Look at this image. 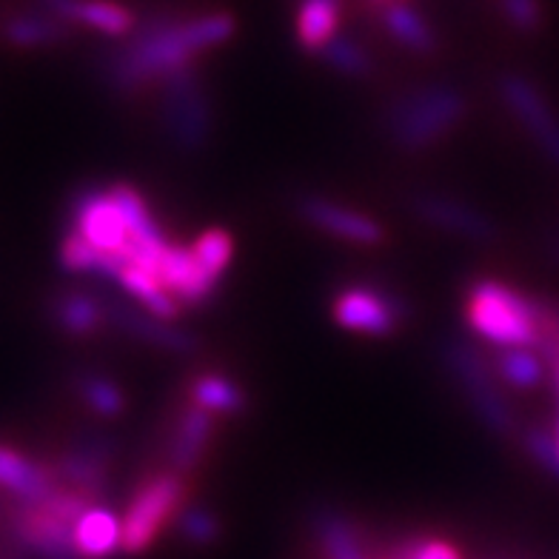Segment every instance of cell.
I'll list each match as a JSON object with an SVG mask.
<instances>
[{
  "instance_id": "3957f363",
  "label": "cell",
  "mask_w": 559,
  "mask_h": 559,
  "mask_svg": "<svg viewBox=\"0 0 559 559\" xmlns=\"http://www.w3.org/2000/svg\"><path fill=\"white\" fill-rule=\"evenodd\" d=\"M468 100L454 86H419L385 109V134L403 152H426L463 123Z\"/></svg>"
},
{
  "instance_id": "d4e9b609",
  "label": "cell",
  "mask_w": 559,
  "mask_h": 559,
  "mask_svg": "<svg viewBox=\"0 0 559 559\" xmlns=\"http://www.w3.org/2000/svg\"><path fill=\"white\" fill-rule=\"evenodd\" d=\"M383 26L389 29V35L403 44L405 49H412L417 55H431L437 49V35L435 29L428 26V21L419 15L417 9H412L408 3H400V0H391L385 3L383 12Z\"/></svg>"
},
{
  "instance_id": "d6a6232c",
  "label": "cell",
  "mask_w": 559,
  "mask_h": 559,
  "mask_svg": "<svg viewBox=\"0 0 559 559\" xmlns=\"http://www.w3.org/2000/svg\"><path fill=\"white\" fill-rule=\"evenodd\" d=\"M525 440V451L534 456V463L539 468L551 474V477L559 479V454H557V440H554L551 431H545V428H528L523 435Z\"/></svg>"
},
{
  "instance_id": "9c48e42d",
  "label": "cell",
  "mask_w": 559,
  "mask_h": 559,
  "mask_svg": "<svg viewBox=\"0 0 559 559\" xmlns=\"http://www.w3.org/2000/svg\"><path fill=\"white\" fill-rule=\"evenodd\" d=\"M69 221L72 231H78L100 254H126L132 260V235L109 189H97V186L81 189L69 203Z\"/></svg>"
},
{
  "instance_id": "5bb4252c",
  "label": "cell",
  "mask_w": 559,
  "mask_h": 559,
  "mask_svg": "<svg viewBox=\"0 0 559 559\" xmlns=\"http://www.w3.org/2000/svg\"><path fill=\"white\" fill-rule=\"evenodd\" d=\"M106 306H109V325H115L118 332L171 354L198 352V337H194V334L180 332V329H175V325L166 323V320H157V317H152L143 309H132V306L123 300H111V297H106Z\"/></svg>"
},
{
  "instance_id": "f546056e",
  "label": "cell",
  "mask_w": 559,
  "mask_h": 559,
  "mask_svg": "<svg viewBox=\"0 0 559 559\" xmlns=\"http://www.w3.org/2000/svg\"><path fill=\"white\" fill-rule=\"evenodd\" d=\"M177 528L189 543L209 545L221 537V520L203 506H189L177 514Z\"/></svg>"
},
{
  "instance_id": "52a82bcc",
  "label": "cell",
  "mask_w": 559,
  "mask_h": 559,
  "mask_svg": "<svg viewBox=\"0 0 559 559\" xmlns=\"http://www.w3.org/2000/svg\"><path fill=\"white\" fill-rule=\"evenodd\" d=\"M442 357H445L449 368L463 385L465 397L472 400L479 419L497 435H514L516 417L508 400L502 397L500 385H497V371H493L491 362L483 360V354L465 340H449L445 348H442Z\"/></svg>"
},
{
  "instance_id": "4fadbf2b",
  "label": "cell",
  "mask_w": 559,
  "mask_h": 559,
  "mask_svg": "<svg viewBox=\"0 0 559 559\" xmlns=\"http://www.w3.org/2000/svg\"><path fill=\"white\" fill-rule=\"evenodd\" d=\"M412 209L417 212V217H423L431 226L445 228L451 235L474 240V243H491V240H497V226L488 221L486 214L463 203V200L449 198V194L419 192L412 198Z\"/></svg>"
},
{
  "instance_id": "cb8c5ba5",
  "label": "cell",
  "mask_w": 559,
  "mask_h": 559,
  "mask_svg": "<svg viewBox=\"0 0 559 559\" xmlns=\"http://www.w3.org/2000/svg\"><path fill=\"white\" fill-rule=\"evenodd\" d=\"M3 40L21 49H37V46L63 44L69 37V26L46 12H21L3 21L0 26Z\"/></svg>"
},
{
  "instance_id": "83f0119b",
  "label": "cell",
  "mask_w": 559,
  "mask_h": 559,
  "mask_svg": "<svg viewBox=\"0 0 559 559\" xmlns=\"http://www.w3.org/2000/svg\"><path fill=\"white\" fill-rule=\"evenodd\" d=\"M320 58L325 60V67H332L343 78H368L374 72V60H371L366 46L346 35L334 37L332 44L320 52Z\"/></svg>"
},
{
  "instance_id": "4dcf8cb0",
  "label": "cell",
  "mask_w": 559,
  "mask_h": 559,
  "mask_svg": "<svg viewBox=\"0 0 559 559\" xmlns=\"http://www.w3.org/2000/svg\"><path fill=\"white\" fill-rule=\"evenodd\" d=\"M60 263H63V269H69V272L97 274V269H100V251L92 243H86L78 231L69 228L67 237H63V243H60Z\"/></svg>"
},
{
  "instance_id": "e0dca14e",
  "label": "cell",
  "mask_w": 559,
  "mask_h": 559,
  "mask_svg": "<svg viewBox=\"0 0 559 559\" xmlns=\"http://www.w3.org/2000/svg\"><path fill=\"white\" fill-rule=\"evenodd\" d=\"M58 486L52 465L29 460L7 442H0V491H7L15 502H37Z\"/></svg>"
},
{
  "instance_id": "ba28073f",
  "label": "cell",
  "mask_w": 559,
  "mask_h": 559,
  "mask_svg": "<svg viewBox=\"0 0 559 559\" xmlns=\"http://www.w3.org/2000/svg\"><path fill=\"white\" fill-rule=\"evenodd\" d=\"M332 314L337 325L368 337H391L408 320V302L374 283H354L334 295Z\"/></svg>"
},
{
  "instance_id": "ffe728a7",
  "label": "cell",
  "mask_w": 559,
  "mask_h": 559,
  "mask_svg": "<svg viewBox=\"0 0 559 559\" xmlns=\"http://www.w3.org/2000/svg\"><path fill=\"white\" fill-rule=\"evenodd\" d=\"M311 525L325 559H368L360 528L337 508L320 506L311 516Z\"/></svg>"
},
{
  "instance_id": "74e56055",
  "label": "cell",
  "mask_w": 559,
  "mask_h": 559,
  "mask_svg": "<svg viewBox=\"0 0 559 559\" xmlns=\"http://www.w3.org/2000/svg\"><path fill=\"white\" fill-rule=\"evenodd\" d=\"M551 311H554V317H557V323H559V302H551Z\"/></svg>"
},
{
  "instance_id": "4316f807",
  "label": "cell",
  "mask_w": 559,
  "mask_h": 559,
  "mask_svg": "<svg viewBox=\"0 0 559 559\" xmlns=\"http://www.w3.org/2000/svg\"><path fill=\"white\" fill-rule=\"evenodd\" d=\"M493 371L516 389H537L545 380V362L531 348H502L493 357Z\"/></svg>"
},
{
  "instance_id": "9a60e30c",
  "label": "cell",
  "mask_w": 559,
  "mask_h": 559,
  "mask_svg": "<svg viewBox=\"0 0 559 559\" xmlns=\"http://www.w3.org/2000/svg\"><path fill=\"white\" fill-rule=\"evenodd\" d=\"M160 283L183 309H198L217 292V283L200 269L192 246H166L160 258Z\"/></svg>"
},
{
  "instance_id": "7402d4cb",
  "label": "cell",
  "mask_w": 559,
  "mask_h": 559,
  "mask_svg": "<svg viewBox=\"0 0 559 559\" xmlns=\"http://www.w3.org/2000/svg\"><path fill=\"white\" fill-rule=\"evenodd\" d=\"M343 0H297V40L306 52H323L340 29Z\"/></svg>"
},
{
  "instance_id": "8d00e7d4",
  "label": "cell",
  "mask_w": 559,
  "mask_h": 559,
  "mask_svg": "<svg viewBox=\"0 0 559 559\" xmlns=\"http://www.w3.org/2000/svg\"><path fill=\"white\" fill-rule=\"evenodd\" d=\"M554 440H557V454H559V417H557V428H554Z\"/></svg>"
},
{
  "instance_id": "277c9868",
  "label": "cell",
  "mask_w": 559,
  "mask_h": 559,
  "mask_svg": "<svg viewBox=\"0 0 559 559\" xmlns=\"http://www.w3.org/2000/svg\"><path fill=\"white\" fill-rule=\"evenodd\" d=\"M95 506V497L58 486L37 502H15L12 531L17 543L40 559H81L74 548V525Z\"/></svg>"
},
{
  "instance_id": "603a6c76",
  "label": "cell",
  "mask_w": 559,
  "mask_h": 559,
  "mask_svg": "<svg viewBox=\"0 0 559 559\" xmlns=\"http://www.w3.org/2000/svg\"><path fill=\"white\" fill-rule=\"evenodd\" d=\"M189 397L198 408L214 414H223V417H235V414H243L249 408V394L237 380L226 374H198L189 385Z\"/></svg>"
},
{
  "instance_id": "f1b7e54d",
  "label": "cell",
  "mask_w": 559,
  "mask_h": 559,
  "mask_svg": "<svg viewBox=\"0 0 559 559\" xmlns=\"http://www.w3.org/2000/svg\"><path fill=\"white\" fill-rule=\"evenodd\" d=\"M192 251L194 258H198L200 269L214 283H221L228 269V260H231V251H235V243H231V235H228L226 228H206L192 243Z\"/></svg>"
},
{
  "instance_id": "8fae6325",
  "label": "cell",
  "mask_w": 559,
  "mask_h": 559,
  "mask_svg": "<svg viewBox=\"0 0 559 559\" xmlns=\"http://www.w3.org/2000/svg\"><path fill=\"white\" fill-rule=\"evenodd\" d=\"M500 92L508 109L514 111L516 120L525 126V132L559 166V118L554 115L551 104L545 100L537 83L528 81L525 74L511 72L502 74Z\"/></svg>"
},
{
  "instance_id": "836d02e7",
  "label": "cell",
  "mask_w": 559,
  "mask_h": 559,
  "mask_svg": "<svg viewBox=\"0 0 559 559\" xmlns=\"http://www.w3.org/2000/svg\"><path fill=\"white\" fill-rule=\"evenodd\" d=\"M400 559H460V554L445 539H408Z\"/></svg>"
},
{
  "instance_id": "d6986e66",
  "label": "cell",
  "mask_w": 559,
  "mask_h": 559,
  "mask_svg": "<svg viewBox=\"0 0 559 559\" xmlns=\"http://www.w3.org/2000/svg\"><path fill=\"white\" fill-rule=\"evenodd\" d=\"M49 317L63 334L88 337L109 325V306H106V297L88 295V292H58L49 300Z\"/></svg>"
},
{
  "instance_id": "5b68a950",
  "label": "cell",
  "mask_w": 559,
  "mask_h": 559,
  "mask_svg": "<svg viewBox=\"0 0 559 559\" xmlns=\"http://www.w3.org/2000/svg\"><path fill=\"white\" fill-rule=\"evenodd\" d=\"M160 126L180 152H203L212 138L214 106L198 63L160 81Z\"/></svg>"
},
{
  "instance_id": "8992f818",
  "label": "cell",
  "mask_w": 559,
  "mask_h": 559,
  "mask_svg": "<svg viewBox=\"0 0 559 559\" xmlns=\"http://www.w3.org/2000/svg\"><path fill=\"white\" fill-rule=\"evenodd\" d=\"M186 500V477L183 474L163 468V472L148 474L138 483L132 500L123 514V551L140 554L180 511Z\"/></svg>"
},
{
  "instance_id": "2e32d148",
  "label": "cell",
  "mask_w": 559,
  "mask_h": 559,
  "mask_svg": "<svg viewBox=\"0 0 559 559\" xmlns=\"http://www.w3.org/2000/svg\"><path fill=\"white\" fill-rule=\"evenodd\" d=\"M214 435V417L194 403H189L177 414L175 426L166 440V463L171 472L189 474L194 472L209 449V440Z\"/></svg>"
},
{
  "instance_id": "e575fe53",
  "label": "cell",
  "mask_w": 559,
  "mask_h": 559,
  "mask_svg": "<svg viewBox=\"0 0 559 559\" xmlns=\"http://www.w3.org/2000/svg\"><path fill=\"white\" fill-rule=\"evenodd\" d=\"M543 357L545 362L551 366V374H554V385H557V394H559V337H551L548 343H543Z\"/></svg>"
},
{
  "instance_id": "7c38bea8",
  "label": "cell",
  "mask_w": 559,
  "mask_h": 559,
  "mask_svg": "<svg viewBox=\"0 0 559 559\" xmlns=\"http://www.w3.org/2000/svg\"><path fill=\"white\" fill-rule=\"evenodd\" d=\"M295 209L302 221L309 223V226L320 228V231H325V235L360 246L383 243L385 231L374 217L354 212L348 206H340V203L323 198V194H300L295 200Z\"/></svg>"
},
{
  "instance_id": "d590c367",
  "label": "cell",
  "mask_w": 559,
  "mask_h": 559,
  "mask_svg": "<svg viewBox=\"0 0 559 559\" xmlns=\"http://www.w3.org/2000/svg\"><path fill=\"white\" fill-rule=\"evenodd\" d=\"M548 258H551L554 265H559V235L554 237L551 246H548Z\"/></svg>"
},
{
  "instance_id": "ac0fdd59",
  "label": "cell",
  "mask_w": 559,
  "mask_h": 559,
  "mask_svg": "<svg viewBox=\"0 0 559 559\" xmlns=\"http://www.w3.org/2000/svg\"><path fill=\"white\" fill-rule=\"evenodd\" d=\"M46 15L69 23H81L104 35H129L134 29V15L115 0H40Z\"/></svg>"
},
{
  "instance_id": "30bf717a",
  "label": "cell",
  "mask_w": 559,
  "mask_h": 559,
  "mask_svg": "<svg viewBox=\"0 0 559 559\" xmlns=\"http://www.w3.org/2000/svg\"><path fill=\"white\" fill-rule=\"evenodd\" d=\"M115 442L106 435H83L52 463L58 483L100 500L109 486V465Z\"/></svg>"
},
{
  "instance_id": "44dd1931",
  "label": "cell",
  "mask_w": 559,
  "mask_h": 559,
  "mask_svg": "<svg viewBox=\"0 0 559 559\" xmlns=\"http://www.w3.org/2000/svg\"><path fill=\"white\" fill-rule=\"evenodd\" d=\"M123 545V520L100 506H92L74 525V548L81 559H106Z\"/></svg>"
},
{
  "instance_id": "6da1fadb",
  "label": "cell",
  "mask_w": 559,
  "mask_h": 559,
  "mask_svg": "<svg viewBox=\"0 0 559 559\" xmlns=\"http://www.w3.org/2000/svg\"><path fill=\"white\" fill-rule=\"evenodd\" d=\"M237 21L228 12H209L198 17H155L134 29V37L106 58L104 74L115 92L138 95L140 88L160 83L171 72L194 67L206 49L226 44Z\"/></svg>"
},
{
  "instance_id": "7a4b0ae2",
  "label": "cell",
  "mask_w": 559,
  "mask_h": 559,
  "mask_svg": "<svg viewBox=\"0 0 559 559\" xmlns=\"http://www.w3.org/2000/svg\"><path fill=\"white\" fill-rule=\"evenodd\" d=\"M472 332L502 348H539L545 337V306L502 280H474L465 297Z\"/></svg>"
},
{
  "instance_id": "484cf974",
  "label": "cell",
  "mask_w": 559,
  "mask_h": 559,
  "mask_svg": "<svg viewBox=\"0 0 559 559\" xmlns=\"http://www.w3.org/2000/svg\"><path fill=\"white\" fill-rule=\"evenodd\" d=\"M74 391L100 417H118V414H123L126 394L109 377L97 374V371H81V374L74 377Z\"/></svg>"
},
{
  "instance_id": "1f68e13d",
  "label": "cell",
  "mask_w": 559,
  "mask_h": 559,
  "mask_svg": "<svg viewBox=\"0 0 559 559\" xmlns=\"http://www.w3.org/2000/svg\"><path fill=\"white\" fill-rule=\"evenodd\" d=\"M500 9L516 32L531 35V32L543 29L545 12L539 0H500Z\"/></svg>"
}]
</instances>
